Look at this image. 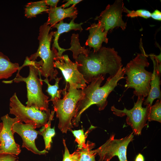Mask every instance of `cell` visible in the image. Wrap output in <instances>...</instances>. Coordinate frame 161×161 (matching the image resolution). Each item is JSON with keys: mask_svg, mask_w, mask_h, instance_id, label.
<instances>
[{"mask_svg": "<svg viewBox=\"0 0 161 161\" xmlns=\"http://www.w3.org/2000/svg\"><path fill=\"white\" fill-rule=\"evenodd\" d=\"M79 64L78 69L89 83L100 75L113 76L122 67V59L114 48L102 47L89 52L87 55L81 54L75 60Z\"/></svg>", "mask_w": 161, "mask_h": 161, "instance_id": "cell-1", "label": "cell"}, {"mask_svg": "<svg viewBox=\"0 0 161 161\" xmlns=\"http://www.w3.org/2000/svg\"><path fill=\"white\" fill-rule=\"evenodd\" d=\"M124 70V67L120 68L115 75L107 79L102 86H100L101 83L105 76L99 75L94 78L90 84L82 90L83 95L77 104L75 114L72 121L73 126H78L82 114L91 105H96L99 111L105 108L108 104V95L117 86L118 82L125 78Z\"/></svg>", "mask_w": 161, "mask_h": 161, "instance_id": "cell-2", "label": "cell"}, {"mask_svg": "<svg viewBox=\"0 0 161 161\" xmlns=\"http://www.w3.org/2000/svg\"><path fill=\"white\" fill-rule=\"evenodd\" d=\"M142 44H140L141 53H138L124 67L126 77V88L134 89V94L137 96H147L150 88V82L152 73L145 68L149 65L147 58L148 55L144 50Z\"/></svg>", "mask_w": 161, "mask_h": 161, "instance_id": "cell-3", "label": "cell"}, {"mask_svg": "<svg viewBox=\"0 0 161 161\" xmlns=\"http://www.w3.org/2000/svg\"><path fill=\"white\" fill-rule=\"evenodd\" d=\"M43 64L41 60L39 62L30 61L26 58L23 65L21 67L28 66L29 67V73L27 77H23L17 74L13 80L9 83L13 82L19 83L24 82L26 84L27 90V101L26 106L33 107L41 111H47L49 109V97L45 95L42 90L43 82L38 77L39 68Z\"/></svg>", "mask_w": 161, "mask_h": 161, "instance_id": "cell-4", "label": "cell"}, {"mask_svg": "<svg viewBox=\"0 0 161 161\" xmlns=\"http://www.w3.org/2000/svg\"><path fill=\"white\" fill-rule=\"evenodd\" d=\"M51 27L46 22L39 27L38 39L39 46L36 52L30 57L26 58L29 60L35 61L38 57H40L43 62L42 65L39 69L38 75L46 78L49 77V81L55 79L58 74L56 69H54L55 59L58 58V51L54 48L50 49V44L54 32L49 33Z\"/></svg>", "mask_w": 161, "mask_h": 161, "instance_id": "cell-5", "label": "cell"}, {"mask_svg": "<svg viewBox=\"0 0 161 161\" xmlns=\"http://www.w3.org/2000/svg\"><path fill=\"white\" fill-rule=\"evenodd\" d=\"M62 91V99H56L52 101L54 110L59 119L58 128L63 133L71 131L73 127L72 121L75 117L76 108L78 102L81 99L83 93L81 90L76 88L72 84L69 83Z\"/></svg>", "mask_w": 161, "mask_h": 161, "instance_id": "cell-6", "label": "cell"}, {"mask_svg": "<svg viewBox=\"0 0 161 161\" xmlns=\"http://www.w3.org/2000/svg\"><path fill=\"white\" fill-rule=\"evenodd\" d=\"M9 106L10 114L14 115L21 122L33 125L35 129L45 125L51 115L50 109L42 111L25 106L20 101L16 93L10 98Z\"/></svg>", "mask_w": 161, "mask_h": 161, "instance_id": "cell-7", "label": "cell"}, {"mask_svg": "<svg viewBox=\"0 0 161 161\" xmlns=\"http://www.w3.org/2000/svg\"><path fill=\"white\" fill-rule=\"evenodd\" d=\"M144 101V97L138 96L133 107L129 110L125 107L123 110L118 109L114 106L111 107V110L114 115L120 117L126 116V123L131 127L133 133L137 135L141 134L142 129L147 125L146 122L151 107L148 104L145 107H143L142 105Z\"/></svg>", "mask_w": 161, "mask_h": 161, "instance_id": "cell-8", "label": "cell"}, {"mask_svg": "<svg viewBox=\"0 0 161 161\" xmlns=\"http://www.w3.org/2000/svg\"><path fill=\"white\" fill-rule=\"evenodd\" d=\"M112 134L103 144L94 151L99 157L98 161H110L117 156L120 161H128L127 149L129 143L133 140V133L120 139L114 138Z\"/></svg>", "mask_w": 161, "mask_h": 161, "instance_id": "cell-9", "label": "cell"}, {"mask_svg": "<svg viewBox=\"0 0 161 161\" xmlns=\"http://www.w3.org/2000/svg\"><path fill=\"white\" fill-rule=\"evenodd\" d=\"M124 7L123 0H116L113 4H108L96 18L95 19L98 20L106 32L108 33L109 30H112L117 27H120L123 30L126 29V23L122 18Z\"/></svg>", "mask_w": 161, "mask_h": 161, "instance_id": "cell-10", "label": "cell"}, {"mask_svg": "<svg viewBox=\"0 0 161 161\" xmlns=\"http://www.w3.org/2000/svg\"><path fill=\"white\" fill-rule=\"evenodd\" d=\"M79 64L77 62H72L68 55H65L55 59L54 67L61 71L66 83H71L76 88L83 90L87 86L86 83H89L78 71V67Z\"/></svg>", "mask_w": 161, "mask_h": 161, "instance_id": "cell-11", "label": "cell"}, {"mask_svg": "<svg viewBox=\"0 0 161 161\" xmlns=\"http://www.w3.org/2000/svg\"><path fill=\"white\" fill-rule=\"evenodd\" d=\"M3 127L0 133V153L18 155L21 152L20 145L15 141L12 127L16 122L20 121L16 117H10L8 114L2 117Z\"/></svg>", "mask_w": 161, "mask_h": 161, "instance_id": "cell-12", "label": "cell"}, {"mask_svg": "<svg viewBox=\"0 0 161 161\" xmlns=\"http://www.w3.org/2000/svg\"><path fill=\"white\" fill-rule=\"evenodd\" d=\"M35 129L33 125L24 124L20 121L14 123L12 128L14 134L17 133L21 137L23 142L22 148L35 154H45L48 153L47 151H39L36 146L35 141L39 134V131H37Z\"/></svg>", "mask_w": 161, "mask_h": 161, "instance_id": "cell-13", "label": "cell"}, {"mask_svg": "<svg viewBox=\"0 0 161 161\" xmlns=\"http://www.w3.org/2000/svg\"><path fill=\"white\" fill-rule=\"evenodd\" d=\"M86 30L89 31V34L85 43V45L93 48L94 51H97L101 48L103 42L108 43L107 33L105 31L99 22L91 24Z\"/></svg>", "mask_w": 161, "mask_h": 161, "instance_id": "cell-14", "label": "cell"}, {"mask_svg": "<svg viewBox=\"0 0 161 161\" xmlns=\"http://www.w3.org/2000/svg\"><path fill=\"white\" fill-rule=\"evenodd\" d=\"M154 63L153 72L150 82V88L147 97L143 103L147 105L149 104L152 106L154 100L156 99L161 100L160 89V76L161 74V64L158 62H156L153 56H150Z\"/></svg>", "mask_w": 161, "mask_h": 161, "instance_id": "cell-15", "label": "cell"}, {"mask_svg": "<svg viewBox=\"0 0 161 161\" xmlns=\"http://www.w3.org/2000/svg\"><path fill=\"white\" fill-rule=\"evenodd\" d=\"M75 19H72L69 23L64 22L63 20H62L52 27L57 29V31L54 32L53 35L54 38L52 48L58 50V58H61L62 56L63 53L66 51V49L61 47L59 45L58 39L60 35L63 33L67 32L71 30H78L81 32L83 30L81 25L83 23H76L74 21Z\"/></svg>", "mask_w": 161, "mask_h": 161, "instance_id": "cell-16", "label": "cell"}, {"mask_svg": "<svg viewBox=\"0 0 161 161\" xmlns=\"http://www.w3.org/2000/svg\"><path fill=\"white\" fill-rule=\"evenodd\" d=\"M47 13L48 17L47 22L51 27L66 18H76L78 14L77 8L74 5L67 8H63L61 6L50 7Z\"/></svg>", "mask_w": 161, "mask_h": 161, "instance_id": "cell-17", "label": "cell"}, {"mask_svg": "<svg viewBox=\"0 0 161 161\" xmlns=\"http://www.w3.org/2000/svg\"><path fill=\"white\" fill-rule=\"evenodd\" d=\"M19 68L18 63H12L7 56L0 52V80L9 78Z\"/></svg>", "mask_w": 161, "mask_h": 161, "instance_id": "cell-18", "label": "cell"}, {"mask_svg": "<svg viewBox=\"0 0 161 161\" xmlns=\"http://www.w3.org/2000/svg\"><path fill=\"white\" fill-rule=\"evenodd\" d=\"M95 143L88 141L85 147L81 149H77L72 154L75 161H96V154L92 150Z\"/></svg>", "mask_w": 161, "mask_h": 161, "instance_id": "cell-19", "label": "cell"}, {"mask_svg": "<svg viewBox=\"0 0 161 161\" xmlns=\"http://www.w3.org/2000/svg\"><path fill=\"white\" fill-rule=\"evenodd\" d=\"M49 9L45 0L30 2L26 6L25 16L28 18L35 17L43 12L47 13Z\"/></svg>", "mask_w": 161, "mask_h": 161, "instance_id": "cell-20", "label": "cell"}, {"mask_svg": "<svg viewBox=\"0 0 161 161\" xmlns=\"http://www.w3.org/2000/svg\"><path fill=\"white\" fill-rule=\"evenodd\" d=\"M54 110H52L50 118L47 123L42 127L39 131V134L42 135L44 140L45 149L49 150L52 142V138L55 134V127H51V123L54 117L55 113Z\"/></svg>", "mask_w": 161, "mask_h": 161, "instance_id": "cell-21", "label": "cell"}, {"mask_svg": "<svg viewBox=\"0 0 161 161\" xmlns=\"http://www.w3.org/2000/svg\"><path fill=\"white\" fill-rule=\"evenodd\" d=\"M71 47L66 49V50H70L72 52L73 58L75 60L81 54L86 56L87 55L90 50L85 49V47L81 46L79 41L78 34H72L71 37Z\"/></svg>", "mask_w": 161, "mask_h": 161, "instance_id": "cell-22", "label": "cell"}, {"mask_svg": "<svg viewBox=\"0 0 161 161\" xmlns=\"http://www.w3.org/2000/svg\"><path fill=\"white\" fill-rule=\"evenodd\" d=\"M62 78H56L55 83L54 85H51L49 83V80L48 78H46L44 80L41 79V80L44 82L47 85V89L46 91L51 96V98L49 101H53L56 99H60L61 97V94L62 90L59 89V83Z\"/></svg>", "mask_w": 161, "mask_h": 161, "instance_id": "cell-23", "label": "cell"}, {"mask_svg": "<svg viewBox=\"0 0 161 161\" xmlns=\"http://www.w3.org/2000/svg\"><path fill=\"white\" fill-rule=\"evenodd\" d=\"M148 120L161 122V102L158 99L155 103L150 107Z\"/></svg>", "mask_w": 161, "mask_h": 161, "instance_id": "cell-24", "label": "cell"}, {"mask_svg": "<svg viewBox=\"0 0 161 161\" xmlns=\"http://www.w3.org/2000/svg\"><path fill=\"white\" fill-rule=\"evenodd\" d=\"M89 131L88 130L85 133L83 129L71 131L75 137V141L78 144V149H81L85 146L86 139Z\"/></svg>", "mask_w": 161, "mask_h": 161, "instance_id": "cell-25", "label": "cell"}, {"mask_svg": "<svg viewBox=\"0 0 161 161\" xmlns=\"http://www.w3.org/2000/svg\"><path fill=\"white\" fill-rule=\"evenodd\" d=\"M127 13V16L131 18L138 16L141 17L145 18H148L151 17V13L148 10L144 9H140L134 10H129L124 6L123 12Z\"/></svg>", "mask_w": 161, "mask_h": 161, "instance_id": "cell-26", "label": "cell"}, {"mask_svg": "<svg viewBox=\"0 0 161 161\" xmlns=\"http://www.w3.org/2000/svg\"><path fill=\"white\" fill-rule=\"evenodd\" d=\"M0 161H19L17 156L7 154L0 153Z\"/></svg>", "mask_w": 161, "mask_h": 161, "instance_id": "cell-27", "label": "cell"}, {"mask_svg": "<svg viewBox=\"0 0 161 161\" xmlns=\"http://www.w3.org/2000/svg\"><path fill=\"white\" fill-rule=\"evenodd\" d=\"M63 143L65 151L63 155L62 161H75L72 154H70L67 148L65 139H63Z\"/></svg>", "mask_w": 161, "mask_h": 161, "instance_id": "cell-28", "label": "cell"}, {"mask_svg": "<svg viewBox=\"0 0 161 161\" xmlns=\"http://www.w3.org/2000/svg\"><path fill=\"white\" fill-rule=\"evenodd\" d=\"M67 2L62 4L61 7L63 8H66L68 7L70 5L72 4L75 6V5L79 3V2L82 1L81 0H66Z\"/></svg>", "mask_w": 161, "mask_h": 161, "instance_id": "cell-29", "label": "cell"}, {"mask_svg": "<svg viewBox=\"0 0 161 161\" xmlns=\"http://www.w3.org/2000/svg\"><path fill=\"white\" fill-rule=\"evenodd\" d=\"M151 17L153 19L159 21L161 20V12L158 10H156L151 13Z\"/></svg>", "mask_w": 161, "mask_h": 161, "instance_id": "cell-30", "label": "cell"}, {"mask_svg": "<svg viewBox=\"0 0 161 161\" xmlns=\"http://www.w3.org/2000/svg\"><path fill=\"white\" fill-rule=\"evenodd\" d=\"M46 4L50 6V7H57L58 3L59 1V0H45Z\"/></svg>", "mask_w": 161, "mask_h": 161, "instance_id": "cell-31", "label": "cell"}, {"mask_svg": "<svg viewBox=\"0 0 161 161\" xmlns=\"http://www.w3.org/2000/svg\"><path fill=\"white\" fill-rule=\"evenodd\" d=\"M135 161H144L143 156L141 154H139L136 157Z\"/></svg>", "mask_w": 161, "mask_h": 161, "instance_id": "cell-32", "label": "cell"}, {"mask_svg": "<svg viewBox=\"0 0 161 161\" xmlns=\"http://www.w3.org/2000/svg\"><path fill=\"white\" fill-rule=\"evenodd\" d=\"M3 127V123L2 122H0V133L2 130ZM0 146H1V142L0 141Z\"/></svg>", "mask_w": 161, "mask_h": 161, "instance_id": "cell-33", "label": "cell"}]
</instances>
